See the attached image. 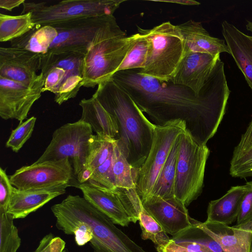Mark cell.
Segmentation results:
<instances>
[{
    "label": "cell",
    "mask_w": 252,
    "mask_h": 252,
    "mask_svg": "<svg viewBox=\"0 0 252 252\" xmlns=\"http://www.w3.org/2000/svg\"><path fill=\"white\" fill-rule=\"evenodd\" d=\"M116 143L115 139L100 135H94L86 168L94 171L97 167L102 164L113 153Z\"/></svg>",
    "instance_id": "cell-29"
},
{
    "label": "cell",
    "mask_w": 252,
    "mask_h": 252,
    "mask_svg": "<svg viewBox=\"0 0 252 252\" xmlns=\"http://www.w3.org/2000/svg\"><path fill=\"white\" fill-rule=\"evenodd\" d=\"M197 226L212 238L223 252H251L252 220L233 226L198 221Z\"/></svg>",
    "instance_id": "cell-15"
},
{
    "label": "cell",
    "mask_w": 252,
    "mask_h": 252,
    "mask_svg": "<svg viewBox=\"0 0 252 252\" xmlns=\"http://www.w3.org/2000/svg\"><path fill=\"white\" fill-rule=\"evenodd\" d=\"M58 35L52 26L35 25L23 36L10 41L11 47L22 48L34 53L45 54Z\"/></svg>",
    "instance_id": "cell-22"
},
{
    "label": "cell",
    "mask_w": 252,
    "mask_h": 252,
    "mask_svg": "<svg viewBox=\"0 0 252 252\" xmlns=\"http://www.w3.org/2000/svg\"><path fill=\"white\" fill-rule=\"evenodd\" d=\"M91 126L79 120L67 123L54 132L42 155L34 163L69 159L77 178L86 168L94 134Z\"/></svg>",
    "instance_id": "cell-6"
},
{
    "label": "cell",
    "mask_w": 252,
    "mask_h": 252,
    "mask_svg": "<svg viewBox=\"0 0 252 252\" xmlns=\"http://www.w3.org/2000/svg\"><path fill=\"white\" fill-rule=\"evenodd\" d=\"M79 104L82 108L80 120L88 124L96 134L116 140L119 130L114 117L94 97L83 98Z\"/></svg>",
    "instance_id": "cell-21"
},
{
    "label": "cell",
    "mask_w": 252,
    "mask_h": 252,
    "mask_svg": "<svg viewBox=\"0 0 252 252\" xmlns=\"http://www.w3.org/2000/svg\"><path fill=\"white\" fill-rule=\"evenodd\" d=\"M25 1V0H0V8L11 11Z\"/></svg>",
    "instance_id": "cell-38"
},
{
    "label": "cell",
    "mask_w": 252,
    "mask_h": 252,
    "mask_svg": "<svg viewBox=\"0 0 252 252\" xmlns=\"http://www.w3.org/2000/svg\"><path fill=\"white\" fill-rule=\"evenodd\" d=\"M35 26L31 12L19 15L0 13V41H11L23 36Z\"/></svg>",
    "instance_id": "cell-25"
},
{
    "label": "cell",
    "mask_w": 252,
    "mask_h": 252,
    "mask_svg": "<svg viewBox=\"0 0 252 252\" xmlns=\"http://www.w3.org/2000/svg\"><path fill=\"white\" fill-rule=\"evenodd\" d=\"M36 118L32 116L27 119L13 129L6 142L7 148H10L15 153L22 148L26 142L31 137Z\"/></svg>",
    "instance_id": "cell-32"
},
{
    "label": "cell",
    "mask_w": 252,
    "mask_h": 252,
    "mask_svg": "<svg viewBox=\"0 0 252 252\" xmlns=\"http://www.w3.org/2000/svg\"><path fill=\"white\" fill-rule=\"evenodd\" d=\"M246 189L245 185L232 187L221 197L210 201L207 209V219L204 222L222 225L232 223L237 219Z\"/></svg>",
    "instance_id": "cell-20"
},
{
    "label": "cell",
    "mask_w": 252,
    "mask_h": 252,
    "mask_svg": "<svg viewBox=\"0 0 252 252\" xmlns=\"http://www.w3.org/2000/svg\"><path fill=\"white\" fill-rule=\"evenodd\" d=\"M111 78L155 125L183 121L186 131L201 145H206L216 132L230 93L220 58L198 94L170 81L142 75L136 69L118 71Z\"/></svg>",
    "instance_id": "cell-1"
},
{
    "label": "cell",
    "mask_w": 252,
    "mask_h": 252,
    "mask_svg": "<svg viewBox=\"0 0 252 252\" xmlns=\"http://www.w3.org/2000/svg\"><path fill=\"white\" fill-rule=\"evenodd\" d=\"M137 27L138 33L147 40L149 49L145 66L136 70L160 82L169 81L184 51V43L176 26L168 21L151 29Z\"/></svg>",
    "instance_id": "cell-4"
},
{
    "label": "cell",
    "mask_w": 252,
    "mask_h": 252,
    "mask_svg": "<svg viewBox=\"0 0 252 252\" xmlns=\"http://www.w3.org/2000/svg\"><path fill=\"white\" fill-rule=\"evenodd\" d=\"M75 179L73 169L68 158L24 166L9 177L14 188L25 190L74 187L77 182Z\"/></svg>",
    "instance_id": "cell-9"
},
{
    "label": "cell",
    "mask_w": 252,
    "mask_h": 252,
    "mask_svg": "<svg viewBox=\"0 0 252 252\" xmlns=\"http://www.w3.org/2000/svg\"><path fill=\"white\" fill-rule=\"evenodd\" d=\"M65 75V70L62 67L56 66L50 69L46 75L42 92H50L55 94Z\"/></svg>",
    "instance_id": "cell-36"
},
{
    "label": "cell",
    "mask_w": 252,
    "mask_h": 252,
    "mask_svg": "<svg viewBox=\"0 0 252 252\" xmlns=\"http://www.w3.org/2000/svg\"><path fill=\"white\" fill-rule=\"evenodd\" d=\"M45 78L40 72L30 86L0 77V116L16 119L19 124L27 119L34 103L41 96Z\"/></svg>",
    "instance_id": "cell-11"
},
{
    "label": "cell",
    "mask_w": 252,
    "mask_h": 252,
    "mask_svg": "<svg viewBox=\"0 0 252 252\" xmlns=\"http://www.w3.org/2000/svg\"><path fill=\"white\" fill-rule=\"evenodd\" d=\"M42 55L22 48H0V77L28 86L38 77Z\"/></svg>",
    "instance_id": "cell-13"
},
{
    "label": "cell",
    "mask_w": 252,
    "mask_h": 252,
    "mask_svg": "<svg viewBox=\"0 0 252 252\" xmlns=\"http://www.w3.org/2000/svg\"><path fill=\"white\" fill-rule=\"evenodd\" d=\"M185 130V122L180 120L156 125L151 148L139 169L136 180V189L141 200L151 195L173 146Z\"/></svg>",
    "instance_id": "cell-8"
},
{
    "label": "cell",
    "mask_w": 252,
    "mask_h": 252,
    "mask_svg": "<svg viewBox=\"0 0 252 252\" xmlns=\"http://www.w3.org/2000/svg\"><path fill=\"white\" fill-rule=\"evenodd\" d=\"M141 201L145 209L172 236L192 227L197 221L189 216L186 206L175 196L150 195Z\"/></svg>",
    "instance_id": "cell-12"
},
{
    "label": "cell",
    "mask_w": 252,
    "mask_h": 252,
    "mask_svg": "<svg viewBox=\"0 0 252 252\" xmlns=\"http://www.w3.org/2000/svg\"><path fill=\"white\" fill-rule=\"evenodd\" d=\"M246 191L240 204L237 225L252 220V182L246 184Z\"/></svg>",
    "instance_id": "cell-34"
},
{
    "label": "cell",
    "mask_w": 252,
    "mask_h": 252,
    "mask_svg": "<svg viewBox=\"0 0 252 252\" xmlns=\"http://www.w3.org/2000/svg\"><path fill=\"white\" fill-rule=\"evenodd\" d=\"M179 146L180 136L171 150L150 195L162 198L175 196L174 187Z\"/></svg>",
    "instance_id": "cell-24"
},
{
    "label": "cell",
    "mask_w": 252,
    "mask_h": 252,
    "mask_svg": "<svg viewBox=\"0 0 252 252\" xmlns=\"http://www.w3.org/2000/svg\"><path fill=\"white\" fill-rule=\"evenodd\" d=\"M93 96L114 117L119 130L117 145L138 173L151 148L156 125L111 78L98 84Z\"/></svg>",
    "instance_id": "cell-2"
},
{
    "label": "cell",
    "mask_w": 252,
    "mask_h": 252,
    "mask_svg": "<svg viewBox=\"0 0 252 252\" xmlns=\"http://www.w3.org/2000/svg\"><path fill=\"white\" fill-rule=\"evenodd\" d=\"M83 197L95 208L106 216L114 224L127 226L132 219L126 211L116 190L114 191L100 189L88 182L79 183Z\"/></svg>",
    "instance_id": "cell-16"
},
{
    "label": "cell",
    "mask_w": 252,
    "mask_h": 252,
    "mask_svg": "<svg viewBox=\"0 0 252 252\" xmlns=\"http://www.w3.org/2000/svg\"><path fill=\"white\" fill-rule=\"evenodd\" d=\"M113 154L114 151L102 164L94 170L88 183L103 190L112 191L116 190L113 170Z\"/></svg>",
    "instance_id": "cell-31"
},
{
    "label": "cell",
    "mask_w": 252,
    "mask_h": 252,
    "mask_svg": "<svg viewBox=\"0 0 252 252\" xmlns=\"http://www.w3.org/2000/svg\"><path fill=\"white\" fill-rule=\"evenodd\" d=\"M14 187L10 183L5 170L0 168V211L6 212L12 196Z\"/></svg>",
    "instance_id": "cell-37"
},
{
    "label": "cell",
    "mask_w": 252,
    "mask_h": 252,
    "mask_svg": "<svg viewBox=\"0 0 252 252\" xmlns=\"http://www.w3.org/2000/svg\"><path fill=\"white\" fill-rule=\"evenodd\" d=\"M219 59L220 54L185 53L170 81L186 86L198 94L211 76Z\"/></svg>",
    "instance_id": "cell-14"
},
{
    "label": "cell",
    "mask_w": 252,
    "mask_h": 252,
    "mask_svg": "<svg viewBox=\"0 0 252 252\" xmlns=\"http://www.w3.org/2000/svg\"><path fill=\"white\" fill-rule=\"evenodd\" d=\"M138 221L143 240H150L157 246H164L170 242L171 239L165 230L143 206L140 212Z\"/></svg>",
    "instance_id": "cell-27"
},
{
    "label": "cell",
    "mask_w": 252,
    "mask_h": 252,
    "mask_svg": "<svg viewBox=\"0 0 252 252\" xmlns=\"http://www.w3.org/2000/svg\"><path fill=\"white\" fill-rule=\"evenodd\" d=\"M210 151L197 143L186 130L180 135L175 196L187 207L200 195Z\"/></svg>",
    "instance_id": "cell-5"
},
{
    "label": "cell",
    "mask_w": 252,
    "mask_h": 252,
    "mask_svg": "<svg viewBox=\"0 0 252 252\" xmlns=\"http://www.w3.org/2000/svg\"><path fill=\"white\" fill-rule=\"evenodd\" d=\"M229 171L235 178L252 177V119L234 149Z\"/></svg>",
    "instance_id": "cell-23"
},
{
    "label": "cell",
    "mask_w": 252,
    "mask_h": 252,
    "mask_svg": "<svg viewBox=\"0 0 252 252\" xmlns=\"http://www.w3.org/2000/svg\"><path fill=\"white\" fill-rule=\"evenodd\" d=\"M221 28L229 54L252 91V36L244 33L226 20L222 22Z\"/></svg>",
    "instance_id": "cell-17"
},
{
    "label": "cell",
    "mask_w": 252,
    "mask_h": 252,
    "mask_svg": "<svg viewBox=\"0 0 252 252\" xmlns=\"http://www.w3.org/2000/svg\"><path fill=\"white\" fill-rule=\"evenodd\" d=\"M112 16L83 17L52 25L58 35L47 52L86 54L98 30Z\"/></svg>",
    "instance_id": "cell-10"
},
{
    "label": "cell",
    "mask_w": 252,
    "mask_h": 252,
    "mask_svg": "<svg viewBox=\"0 0 252 252\" xmlns=\"http://www.w3.org/2000/svg\"><path fill=\"white\" fill-rule=\"evenodd\" d=\"M124 0H64L49 4L47 2L26 1L22 14L31 12L37 26H52L87 17L113 15Z\"/></svg>",
    "instance_id": "cell-7"
},
{
    "label": "cell",
    "mask_w": 252,
    "mask_h": 252,
    "mask_svg": "<svg viewBox=\"0 0 252 252\" xmlns=\"http://www.w3.org/2000/svg\"><path fill=\"white\" fill-rule=\"evenodd\" d=\"M158 252H214L207 246L193 241H176L171 239L164 246H157Z\"/></svg>",
    "instance_id": "cell-33"
},
{
    "label": "cell",
    "mask_w": 252,
    "mask_h": 252,
    "mask_svg": "<svg viewBox=\"0 0 252 252\" xmlns=\"http://www.w3.org/2000/svg\"><path fill=\"white\" fill-rule=\"evenodd\" d=\"M113 170L117 188L135 189L138 173L135 171L116 143L113 154Z\"/></svg>",
    "instance_id": "cell-26"
},
{
    "label": "cell",
    "mask_w": 252,
    "mask_h": 252,
    "mask_svg": "<svg viewBox=\"0 0 252 252\" xmlns=\"http://www.w3.org/2000/svg\"><path fill=\"white\" fill-rule=\"evenodd\" d=\"M138 33L126 36L112 16L96 32L82 63V86L94 88L117 71Z\"/></svg>",
    "instance_id": "cell-3"
},
{
    "label": "cell",
    "mask_w": 252,
    "mask_h": 252,
    "mask_svg": "<svg viewBox=\"0 0 252 252\" xmlns=\"http://www.w3.org/2000/svg\"><path fill=\"white\" fill-rule=\"evenodd\" d=\"M184 43L185 53L195 52L214 55L229 53L224 40L212 36L201 23L189 20L176 25Z\"/></svg>",
    "instance_id": "cell-18"
},
{
    "label": "cell",
    "mask_w": 252,
    "mask_h": 252,
    "mask_svg": "<svg viewBox=\"0 0 252 252\" xmlns=\"http://www.w3.org/2000/svg\"><path fill=\"white\" fill-rule=\"evenodd\" d=\"M12 216L0 211V252H17L21 239Z\"/></svg>",
    "instance_id": "cell-28"
},
{
    "label": "cell",
    "mask_w": 252,
    "mask_h": 252,
    "mask_svg": "<svg viewBox=\"0 0 252 252\" xmlns=\"http://www.w3.org/2000/svg\"><path fill=\"white\" fill-rule=\"evenodd\" d=\"M148 49L147 40L138 33L137 39L127 52L117 71L143 68L147 61Z\"/></svg>",
    "instance_id": "cell-30"
},
{
    "label": "cell",
    "mask_w": 252,
    "mask_h": 252,
    "mask_svg": "<svg viewBox=\"0 0 252 252\" xmlns=\"http://www.w3.org/2000/svg\"><path fill=\"white\" fill-rule=\"evenodd\" d=\"M32 252H68L66 243L61 237L53 233L45 235L40 241L37 248Z\"/></svg>",
    "instance_id": "cell-35"
},
{
    "label": "cell",
    "mask_w": 252,
    "mask_h": 252,
    "mask_svg": "<svg viewBox=\"0 0 252 252\" xmlns=\"http://www.w3.org/2000/svg\"><path fill=\"white\" fill-rule=\"evenodd\" d=\"M164 1V2H172L175 3L182 5H199L200 4V2L194 1V0H159L158 1Z\"/></svg>",
    "instance_id": "cell-39"
},
{
    "label": "cell",
    "mask_w": 252,
    "mask_h": 252,
    "mask_svg": "<svg viewBox=\"0 0 252 252\" xmlns=\"http://www.w3.org/2000/svg\"><path fill=\"white\" fill-rule=\"evenodd\" d=\"M68 186L50 189L20 190L14 187L7 213L14 219H24L54 198L65 193Z\"/></svg>",
    "instance_id": "cell-19"
},
{
    "label": "cell",
    "mask_w": 252,
    "mask_h": 252,
    "mask_svg": "<svg viewBox=\"0 0 252 252\" xmlns=\"http://www.w3.org/2000/svg\"><path fill=\"white\" fill-rule=\"evenodd\" d=\"M247 24L246 25V29L252 32V22L247 21Z\"/></svg>",
    "instance_id": "cell-40"
}]
</instances>
